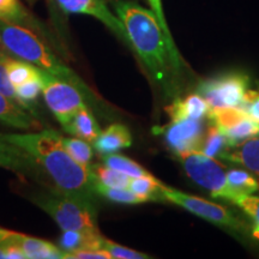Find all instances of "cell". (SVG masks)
<instances>
[{
  "mask_svg": "<svg viewBox=\"0 0 259 259\" xmlns=\"http://www.w3.org/2000/svg\"><path fill=\"white\" fill-rule=\"evenodd\" d=\"M10 233H11V231H8V229H4V228H0V245H2L3 242L8 239Z\"/></svg>",
  "mask_w": 259,
  "mask_h": 259,
  "instance_id": "obj_37",
  "label": "cell"
},
{
  "mask_svg": "<svg viewBox=\"0 0 259 259\" xmlns=\"http://www.w3.org/2000/svg\"><path fill=\"white\" fill-rule=\"evenodd\" d=\"M42 95L48 109L53 113L63 128L71 121L74 114L87 106L85 96L72 84L58 79L41 70Z\"/></svg>",
  "mask_w": 259,
  "mask_h": 259,
  "instance_id": "obj_6",
  "label": "cell"
},
{
  "mask_svg": "<svg viewBox=\"0 0 259 259\" xmlns=\"http://www.w3.org/2000/svg\"><path fill=\"white\" fill-rule=\"evenodd\" d=\"M17 96L19 97L22 103H23L24 108L31 114H34L37 118V113L35 111V103L36 100L42 93V79H41V70H40V77L37 78L30 79L21 85L15 87Z\"/></svg>",
  "mask_w": 259,
  "mask_h": 259,
  "instance_id": "obj_29",
  "label": "cell"
},
{
  "mask_svg": "<svg viewBox=\"0 0 259 259\" xmlns=\"http://www.w3.org/2000/svg\"><path fill=\"white\" fill-rule=\"evenodd\" d=\"M5 69L10 82L14 84V87L40 77V69H37L35 65L12 57L5 63Z\"/></svg>",
  "mask_w": 259,
  "mask_h": 259,
  "instance_id": "obj_22",
  "label": "cell"
},
{
  "mask_svg": "<svg viewBox=\"0 0 259 259\" xmlns=\"http://www.w3.org/2000/svg\"><path fill=\"white\" fill-rule=\"evenodd\" d=\"M239 108L250 115L253 120L259 122V93L248 89Z\"/></svg>",
  "mask_w": 259,
  "mask_h": 259,
  "instance_id": "obj_33",
  "label": "cell"
},
{
  "mask_svg": "<svg viewBox=\"0 0 259 259\" xmlns=\"http://www.w3.org/2000/svg\"><path fill=\"white\" fill-rule=\"evenodd\" d=\"M111 5L145 69L161 88L170 94L174 77L180 72L183 61L179 52L170 47L156 16L150 10L126 0H113Z\"/></svg>",
  "mask_w": 259,
  "mask_h": 259,
  "instance_id": "obj_1",
  "label": "cell"
},
{
  "mask_svg": "<svg viewBox=\"0 0 259 259\" xmlns=\"http://www.w3.org/2000/svg\"><path fill=\"white\" fill-rule=\"evenodd\" d=\"M0 19L23 27L37 28L19 0H0Z\"/></svg>",
  "mask_w": 259,
  "mask_h": 259,
  "instance_id": "obj_27",
  "label": "cell"
},
{
  "mask_svg": "<svg viewBox=\"0 0 259 259\" xmlns=\"http://www.w3.org/2000/svg\"><path fill=\"white\" fill-rule=\"evenodd\" d=\"M227 184L234 193L238 203L244 197L259 191V181L250 173L241 169L227 170Z\"/></svg>",
  "mask_w": 259,
  "mask_h": 259,
  "instance_id": "obj_20",
  "label": "cell"
},
{
  "mask_svg": "<svg viewBox=\"0 0 259 259\" xmlns=\"http://www.w3.org/2000/svg\"><path fill=\"white\" fill-rule=\"evenodd\" d=\"M228 148L229 142L226 135L215 124L209 126L204 132L199 150L208 156L220 158Z\"/></svg>",
  "mask_w": 259,
  "mask_h": 259,
  "instance_id": "obj_23",
  "label": "cell"
},
{
  "mask_svg": "<svg viewBox=\"0 0 259 259\" xmlns=\"http://www.w3.org/2000/svg\"><path fill=\"white\" fill-rule=\"evenodd\" d=\"M186 174L199 186L208 190L213 198L238 203L236 197L227 184V167L215 157L200 150H186L176 154Z\"/></svg>",
  "mask_w": 259,
  "mask_h": 259,
  "instance_id": "obj_5",
  "label": "cell"
},
{
  "mask_svg": "<svg viewBox=\"0 0 259 259\" xmlns=\"http://www.w3.org/2000/svg\"><path fill=\"white\" fill-rule=\"evenodd\" d=\"M90 176L92 179L99 181L103 185L109 187H118V189H128L131 178L121 171L113 169L106 164H94L90 166Z\"/></svg>",
  "mask_w": 259,
  "mask_h": 259,
  "instance_id": "obj_25",
  "label": "cell"
},
{
  "mask_svg": "<svg viewBox=\"0 0 259 259\" xmlns=\"http://www.w3.org/2000/svg\"><path fill=\"white\" fill-rule=\"evenodd\" d=\"M208 118L226 135L229 147L259 136V122L253 120L250 115L246 114L238 107L218 109V111L210 109Z\"/></svg>",
  "mask_w": 259,
  "mask_h": 259,
  "instance_id": "obj_9",
  "label": "cell"
},
{
  "mask_svg": "<svg viewBox=\"0 0 259 259\" xmlns=\"http://www.w3.org/2000/svg\"><path fill=\"white\" fill-rule=\"evenodd\" d=\"M10 58H11V56L6 53L4 47L2 46V42H0V63H6V61H8Z\"/></svg>",
  "mask_w": 259,
  "mask_h": 259,
  "instance_id": "obj_36",
  "label": "cell"
},
{
  "mask_svg": "<svg viewBox=\"0 0 259 259\" xmlns=\"http://www.w3.org/2000/svg\"><path fill=\"white\" fill-rule=\"evenodd\" d=\"M94 149L100 154H114L121 149L132 145V135L130 130L122 124H113L105 131L100 132L97 138L93 142Z\"/></svg>",
  "mask_w": 259,
  "mask_h": 259,
  "instance_id": "obj_15",
  "label": "cell"
},
{
  "mask_svg": "<svg viewBox=\"0 0 259 259\" xmlns=\"http://www.w3.org/2000/svg\"><path fill=\"white\" fill-rule=\"evenodd\" d=\"M0 94L4 95L6 99L10 100L11 102H14L15 105L24 108L23 103H22L21 100H19V97L17 96V93H16L14 84L10 82L8 72H6V69H5V63H0ZM25 111H27V109H25Z\"/></svg>",
  "mask_w": 259,
  "mask_h": 259,
  "instance_id": "obj_32",
  "label": "cell"
},
{
  "mask_svg": "<svg viewBox=\"0 0 259 259\" xmlns=\"http://www.w3.org/2000/svg\"><path fill=\"white\" fill-rule=\"evenodd\" d=\"M57 4L65 14L88 15L101 21L118 37H120L127 46L130 45L124 24L118 16H115L108 8L105 0H57Z\"/></svg>",
  "mask_w": 259,
  "mask_h": 259,
  "instance_id": "obj_11",
  "label": "cell"
},
{
  "mask_svg": "<svg viewBox=\"0 0 259 259\" xmlns=\"http://www.w3.org/2000/svg\"><path fill=\"white\" fill-rule=\"evenodd\" d=\"M220 158L241 164L259 177V136L229 147Z\"/></svg>",
  "mask_w": 259,
  "mask_h": 259,
  "instance_id": "obj_16",
  "label": "cell"
},
{
  "mask_svg": "<svg viewBox=\"0 0 259 259\" xmlns=\"http://www.w3.org/2000/svg\"><path fill=\"white\" fill-rule=\"evenodd\" d=\"M60 141L70 156L78 162L80 166L89 169L94 156V150L89 142L78 137H63V136L60 137Z\"/></svg>",
  "mask_w": 259,
  "mask_h": 259,
  "instance_id": "obj_24",
  "label": "cell"
},
{
  "mask_svg": "<svg viewBox=\"0 0 259 259\" xmlns=\"http://www.w3.org/2000/svg\"><path fill=\"white\" fill-rule=\"evenodd\" d=\"M154 132L163 136L166 143L178 154L186 150H199L205 131L200 119H187L170 121L162 127H155Z\"/></svg>",
  "mask_w": 259,
  "mask_h": 259,
  "instance_id": "obj_10",
  "label": "cell"
},
{
  "mask_svg": "<svg viewBox=\"0 0 259 259\" xmlns=\"http://www.w3.org/2000/svg\"><path fill=\"white\" fill-rule=\"evenodd\" d=\"M0 259H6V251L4 246H0Z\"/></svg>",
  "mask_w": 259,
  "mask_h": 259,
  "instance_id": "obj_38",
  "label": "cell"
},
{
  "mask_svg": "<svg viewBox=\"0 0 259 259\" xmlns=\"http://www.w3.org/2000/svg\"><path fill=\"white\" fill-rule=\"evenodd\" d=\"M0 167L15 171L21 177L44 183L48 176L34 157L23 149L9 143L0 137Z\"/></svg>",
  "mask_w": 259,
  "mask_h": 259,
  "instance_id": "obj_12",
  "label": "cell"
},
{
  "mask_svg": "<svg viewBox=\"0 0 259 259\" xmlns=\"http://www.w3.org/2000/svg\"><path fill=\"white\" fill-rule=\"evenodd\" d=\"M241 208L252 221V235L259 240V197L248 196L244 197L236 204Z\"/></svg>",
  "mask_w": 259,
  "mask_h": 259,
  "instance_id": "obj_31",
  "label": "cell"
},
{
  "mask_svg": "<svg viewBox=\"0 0 259 259\" xmlns=\"http://www.w3.org/2000/svg\"><path fill=\"white\" fill-rule=\"evenodd\" d=\"M5 245L18 246L28 259H64L65 254L58 245L16 232L10 233L8 239L0 246Z\"/></svg>",
  "mask_w": 259,
  "mask_h": 259,
  "instance_id": "obj_13",
  "label": "cell"
},
{
  "mask_svg": "<svg viewBox=\"0 0 259 259\" xmlns=\"http://www.w3.org/2000/svg\"><path fill=\"white\" fill-rule=\"evenodd\" d=\"M102 163L106 166L116 169L121 173L126 174L130 178H139V177H151L153 174H150L149 171L138 164L137 162H135L131 158L124 156V155H118V154H107L103 155L102 157Z\"/></svg>",
  "mask_w": 259,
  "mask_h": 259,
  "instance_id": "obj_26",
  "label": "cell"
},
{
  "mask_svg": "<svg viewBox=\"0 0 259 259\" xmlns=\"http://www.w3.org/2000/svg\"><path fill=\"white\" fill-rule=\"evenodd\" d=\"M148 2H149V5H150V8H151V11H153L154 15L156 16L158 23H160L162 30H163L164 35H166V37H167L168 42H169L170 47L173 48L174 51H178L176 44H174L173 36H171V34L169 31V28H168L166 17H164L163 9H162V2L161 0H148Z\"/></svg>",
  "mask_w": 259,
  "mask_h": 259,
  "instance_id": "obj_34",
  "label": "cell"
},
{
  "mask_svg": "<svg viewBox=\"0 0 259 259\" xmlns=\"http://www.w3.org/2000/svg\"><path fill=\"white\" fill-rule=\"evenodd\" d=\"M162 183L156 179L154 176L151 177H139L131 178L130 180L128 189L132 192L145 202H157V200H163L161 193Z\"/></svg>",
  "mask_w": 259,
  "mask_h": 259,
  "instance_id": "obj_21",
  "label": "cell"
},
{
  "mask_svg": "<svg viewBox=\"0 0 259 259\" xmlns=\"http://www.w3.org/2000/svg\"><path fill=\"white\" fill-rule=\"evenodd\" d=\"M0 42L6 53L12 58L28 61L56 78L72 84L83 93L90 105L95 106L96 97L87 83L65 65L30 29L0 19Z\"/></svg>",
  "mask_w": 259,
  "mask_h": 259,
  "instance_id": "obj_3",
  "label": "cell"
},
{
  "mask_svg": "<svg viewBox=\"0 0 259 259\" xmlns=\"http://www.w3.org/2000/svg\"><path fill=\"white\" fill-rule=\"evenodd\" d=\"M94 192L112 200V202L120 204H141L143 203L137 194L132 192L130 189H118V187H109L92 179Z\"/></svg>",
  "mask_w": 259,
  "mask_h": 259,
  "instance_id": "obj_28",
  "label": "cell"
},
{
  "mask_svg": "<svg viewBox=\"0 0 259 259\" xmlns=\"http://www.w3.org/2000/svg\"><path fill=\"white\" fill-rule=\"evenodd\" d=\"M0 122L12 128L23 130V131L40 127V122L36 116L22 107L15 105L2 94H0Z\"/></svg>",
  "mask_w": 259,
  "mask_h": 259,
  "instance_id": "obj_17",
  "label": "cell"
},
{
  "mask_svg": "<svg viewBox=\"0 0 259 259\" xmlns=\"http://www.w3.org/2000/svg\"><path fill=\"white\" fill-rule=\"evenodd\" d=\"M31 202L47 212L61 231L99 233L95 206L61 192L56 186L50 187L46 193L34 196Z\"/></svg>",
  "mask_w": 259,
  "mask_h": 259,
  "instance_id": "obj_4",
  "label": "cell"
},
{
  "mask_svg": "<svg viewBox=\"0 0 259 259\" xmlns=\"http://www.w3.org/2000/svg\"><path fill=\"white\" fill-rule=\"evenodd\" d=\"M250 85V77L241 72H231L204 80L197 88V94L209 103L211 111L240 107Z\"/></svg>",
  "mask_w": 259,
  "mask_h": 259,
  "instance_id": "obj_7",
  "label": "cell"
},
{
  "mask_svg": "<svg viewBox=\"0 0 259 259\" xmlns=\"http://www.w3.org/2000/svg\"><path fill=\"white\" fill-rule=\"evenodd\" d=\"M103 236L99 233L82 231H63L58 246L65 253L79 250H101Z\"/></svg>",
  "mask_w": 259,
  "mask_h": 259,
  "instance_id": "obj_19",
  "label": "cell"
},
{
  "mask_svg": "<svg viewBox=\"0 0 259 259\" xmlns=\"http://www.w3.org/2000/svg\"><path fill=\"white\" fill-rule=\"evenodd\" d=\"M0 137L30 154L58 190L94 205L95 192L90 169L70 156L61 144L60 134L54 130H42L27 134H0Z\"/></svg>",
  "mask_w": 259,
  "mask_h": 259,
  "instance_id": "obj_2",
  "label": "cell"
},
{
  "mask_svg": "<svg viewBox=\"0 0 259 259\" xmlns=\"http://www.w3.org/2000/svg\"><path fill=\"white\" fill-rule=\"evenodd\" d=\"M210 106L199 94H192L185 99H177L166 107L170 121L187 120V119H203L208 116Z\"/></svg>",
  "mask_w": 259,
  "mask_h": 259,
  "instance_id": "obj_14",
  "label": "cell"
},
{
  "mask_svg": "<svg viewBox=\"0 0 259 259\" xmlns=\"http://www.w3.org/2000/svg\"><path fill=\"white\" fill-rule=\"evenodd\" d=\"M161 193L163 200L177 204L187 211L199 216L206 221L213 223V225L225 227V228L232 229V231L242 232L245 231V225L238 218L220 204L212 203L210 200L199 198L192 194L181 192V191L170 189L162 184Z\"/></svg>",
  "mask_w": 259,
  "mask_h": 259,
  "instance_id": "obj_8",
  "label": "cell"
},
{
  "mask_svg": "<svg viewBox=\"0 0 259 259\" xmlns=\"http://www.w3.org/2000/svg\"><path fill=\"white\" fill-rule=\"evenodd\" d=\"M101 250H106L109 254L112 255V258H116V259H148V258H151L150 255L142 253V252H138L136 250H131V248L116 244V242L108 240V239H106V238H102Z\"/></svg>",
  "mask_w": 259,
  "mask_h": 259,
  "instance_id": "obj_30",
  "label": "cell"
},
{
  "mask_svg": "<svg viewBox=\"0 0 259 259\" xmlns=\"http://www.w3.org/2000/svg\"><path fill=\"white\" fill-rule=\"evenodd\" d=\"M64 131L74 137L82 138L89 143H93L101 132V128H100L99 122L94 116L93 112L87 105L74 114L69 124L64 127Z\"/></svg>",
  "mask_w": 259,
  "mask_h": 259,
  "instance_id": "obj_18",
  "label": "cell"
},
{
  "mask_svg": "<svg viewBox=\"0 0 259 259\" xmlns=\"http://www.w3.org/2000/svg\"><path fill=\"white\" fill-rule=\"evenodd\" d=\"M64 259H112L106 250H79L65 253Z\"/></svg>",
  "mask_w": 259,
  "mask_h": 259,
  "instance_id": "obj_35",
  "label": "cell"
}]
</instances>
